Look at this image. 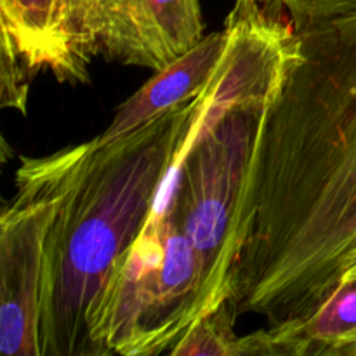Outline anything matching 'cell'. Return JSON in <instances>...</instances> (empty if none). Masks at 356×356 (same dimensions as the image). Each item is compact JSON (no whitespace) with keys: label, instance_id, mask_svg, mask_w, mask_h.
I'll return each instance as SVG.
<instances>
[{"label":"cell","instance_id":"6da1fadb","mask_svg":"<svg viewBox=\"0 0 356 356\" xmlns=\"http://www.w3.org/2000/svg\"><path fill=\"white\" fill-rule=\"evenodd\" d=\"M298 35L254 149L226 301L268 329L312 315L356 261V13Z\"/></svg>","mask_w":356,"mask_h":356},{"label":"cell","instance_id":"7a4b0ae2","mask_svg":"<svg viewBox=\"0 0 356 356\" xmlns=\"http://www.w3.org/2000/svg\"><path fill=\"white\" fill-rule=\"evenodd\" d=\"M195 99L110 145L90 139L68 148L45 243L42 356H97L108 292L148 219Z\"/></svg>","mask_w":356,"mask_h":356},{"label":"cell","instance_id":"3957f363","mask_svg":"<svg viewBox=\"0 0 356 356\" xmlns=\"http://www.w3.org/2000/svg\"><path fill=\"white\" fill-rule=\"evenodd\" d=\"M68 148L23 159L16 195L0 216V351L42 356L45 243L68 170Z\"/></svg>","mask_w":356,"mask_h":356},{"label":"cell","instance_id":"277c9868","mask_svg":"<svg viewBox=\"0 0 356 356\" xmlns=\"http://www.w3.org/2000/svg\"><path fill=\"white\" fill-rule=\"evenodd\" d=\"M110 0H0L2 49L28 75L47 72L63 83H87L103 52Z\"/></svg>","mask_w":356,"mask_h":356},{"label":"cell","instance_id":"5b68a950","mask_svg":"<svg viewBox=\"0 0 356 356\" xmlns=\"http://www.w3.org/2000/svg\"><path fill=\"white\" fill-rule=\"evenodd\" d=\"M202 38L200 0H111L101 56L159 72Z\"/></svg>","mask_w":356,"mask_h":356},{"label":"cell","instance_id":"8992f818","mask_svg":"<svg viewBox=\"0 0 356 356\" xmlns=\"http://www.w3.org/2000/svg\"><path fill=\"white\" fill-rule=\"evenodd\" d=\"M228 45L229 31L225 26L155 72L138 92L120 104L111 124L92 139L94 145H110L200 96L218 73Z\"/></svg>","mask_w":356,"mask_h":356},{"label":"cell","instance_id":"52a82bcc","mask_svg":"<svg viewBox=\"0 0 356 356\" xmlns=\"http://www.w3.org/2000/svg\"><path fill=\"white\" fill-rule=\"evenodd\" d=\"M266 332L271 355L356 356V277L339 282L306 318Z\"/></svg>","mask_w":356,"mask_h":356},{"label":"cell","instance_id":"ba28073f","mask_svg":"<svg viewBox=\"0 0 356 356\" xmlns=\"http://www.w3.org/2000/svg\"><path fill=\"white\" fill-rule=\"evenodd\" d=\"M235 322L236 316L229 309L228 302H225L216 312L195 320L169 355H271L266 330H257L249 336H236Z\"/></svg>","mask_w":356,"mask_h":356},{"label":"cell","instance_id":"9c48e42d","mask_svg":"<svg viewBox=\"0 0 356 356\" xmlns=\"http://www.w3.org/2000/svg\"><path fill=\"white\" fill-rule=\"evenodd\" d=\"M284 7L296 30L356 13V0H271Z\"/></svg>","mask_w":356,"mask_h":356},{"label":"cell","instance_id":"30bf717a","mask_svg":"<svg viewBox=\"0 0 356 356\" xmlns=\"http://www.w3.org/2000/svg\"><path fill=\"white\" fill-rule=\"evenodd\" d=\"M31 76L24 70L23 63L10 51L2 49V106L26 113L28 86Z\"/></svg>","mask_w":356,"mask_h":356},{"label":"cell","instance_id":"8fae6325","mask_svg":"<svg viewBox=\"0 0 356 356\" xmlns=\"http://www.w3.org/2000/svg\"><path fill=\"white\" fill-rule=\"evenodd\" d=\"M355 277H356V261H355V263H353V264H351V268H350V270H348V271H346V273H344V275H343V278H341V280H339V282L346 280V278H355ZM336 287H337V285H336Z\"/></svg>","mask_w":356,"mask_h":356}]
</instances>
